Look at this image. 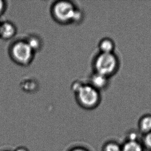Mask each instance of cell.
Instances as JSON below:
<instances>
[{"label":"cell","instance_id":"cell-15","mask_svg":"<svg viewBox=\"0 0 151 151\" xmlns=\"http://www.w3.org/2000/svg\"><path fill=\"white\" fill-rule=\"evenodd\" d=\"M5 6H6L5 2H4V1L0 0V16L5 10Z\"/></svg>","mask_w":151,"mask_h":151},{"label":"cell","instance_id":"cell-6","mask_svg":"<svg viewBox=\"0 0 151 151\" xmlns=\"http://www.w3.org/2000/svg\"><path fill=\"white\" fill-rule=\"evenodd\" d=\"M17 28L15 25L10 21L1 23L0 37L4 40L12 39L16 34Z\"/></svg>","mask_w":151,"mask_h":151},{"label":"cell","instance_id":"cell-12","mask_svg":"<svg viewBox=\"0 0 151 151\" xmlns=\"http://www.w3.org/2000/svg\"><path fill=\"white\" fill-rule=\"evenodd\" d=\"M37 83H35V80L32 79H27L25 80L21 83V86L23 90L26 91H34L36 88Z\"/></svg>","mask_w":151,"mask_h":151},{"label":"cell","instance_id":"cell-2","mask_svg":"<svg viewBox=\"0 0 151 151\" xmlns=\"http://www.w3.org/2000/svg\"><path fill=\"white\" fill-rule=\"evenodd\" d=\"M72 91L74 94L78 105L85 110H93L100 104L101 92L88 84L81 80L72 83Z\"/></svg>","mask_w":151,"mask_h":151},{"label":"cell","instance_id":"cell-5","mask_svg":"<svg viewBox=\"0 0 151 151\" xmlns=\"http://www.w3.org/2000/svg\"><path fill=\"white\" fill-rule=\"evenodd\" d=\"M87 83L96 89L101 92L103 90H105L109 86L110 78L93 72L89 76Z\"/></svg>","mask_w":151,"mask_h":151},{"label":"cell","instance_id":"cell-7","mask_svg":"<svg viewBox=\"0 0 151 151\" xmlns=\"http://www.w3.org/2000/svg\"><path fill=\"white\" fill-rule=\"evenodd\" d=\"M115 47L114 41L109 37H104L99 42L98 48L101 53H114Z\"/></svg>","mask_w":151,"mask_h":151},{"label":"cell","instance_id":"cell-11","mask_svg":"<svg viewBox=\"0 0 151 151\" xmlns=\"http://www.w3.org/2000/svg\"><path fill=\"white\" fill-rule=\"evenodd\" d=\"M122 145L114 140H109L104 143L102 151H121Z\"/></svg>","mask_w":151,"mask_h":151},{"label":"cell","instance_id":"cell-16","mask_svg":"<svg viewBox=\"0 0 151 151\" xmlns=\"http://www.w3.org/2000/svg\"><path fill=\"white\" fill-rule=\"evenodd\" d=\"M14 151H29V150L27 149V147H17L16 149L14 150Z\"/></svg>","mask_w":151,"mask_h":151},{"label":"cell","instance_id":"cell-14","mask_svg":"<svg viewBox=\"0 0 151 151\" xmlns=\"http://www.w3.org/2000/svg\"><path fill=\"white\" fill-rule=\"evenodd\" d=\"M68 151H90L87 148L84 147L83 146H74L73 147L70 148Z\"/></svg>","mask_w":151,"mask_h":151},{"label":"cell","instance_id":"cell-10","mask_svg":"<svg viewBox=\"0 0 151 151\" xmlns=\"http://www.w3.org/2000/svg\"><path fill=\"white\" fill-rule=\"evenodd\" d=\"M34 52H38L43 47V40L38 35L31 34L24 39Z\"/></svg>","mask_w":151,"mask_h":151},{"label":"cell","instance_id":"cell-4","mask_svg":"<svg viewBox=\"0 0 151 151\" xmlns=\"http://www.w3.org/2000/svg\"><path fill=\"white\" fill-rule=\"evenodd\" d=\"M10 53L16 63L23 66L32 63L35 54L24 39L14 42L10 48Z\"/></svg>","mask_w":151,"mask_h":151},{"label":"cell","instance_id":"cell-9","mask_svg":"<svg viewBox=\"0 0 151 151\" xmlns=\"http://www.w3.org/2000/svg\"><path fill=\"white\" fill-rule=\"evenodd\" d=\"M138 130L142 136L151 132V115H145L140 119Z\"/></svg>","mask_w":151,"mask_h":151},{"label":"cell","instance_id":"cell-17","mask_svg":"<svg viewBox=\"0 0 151 151\" xmlns=\"http://www.w3.org/2000/svg\"><path fill=\"white\" fill-rule=\"evenodd\" d=\"M0 25H1V22H0Z\"/></svg>","mask_w":151,"mask_h":151},{"label":"cell","instance_id":"cell-1","mask_svg":"<svg viewBox=\"0 0 151 151\" xmlns=\"http://www.w3.org/2000/svg\"><path fill=\"white\" fill-rule=\"evenodd\" d=\"M50 12L52 18L60 24L80 23L84 18L82 10L69 0H58L52 4Z\"/></svg>","mask_w":151,"mask_h":151},{"label":"cell","instance_id":"cell-13","mask_svg":"<svg viewBox=\"0 0 151 151\" xmlns=\"http://www.w3.org/2000/svg\"><path fill=\"white\" fill-rule=\"evenodd\" d=\"M141 141L145 150L151 151V132L141 136Z\"/></svg>","mask_w":151,"mask_h":151},{"label":"cell","instance_id":"cell-3","mask_svg":"<svg viewBox=\"0 0 151 151\" xmlns=\"http://www.w3.org/2000/svg\"><path fill=\"white\" fill-rule=\"evenodd\" d=\"M92 66L93 72L110 78L118 71L120 60L114 53L99 52L93 59Z\"/></svg>","mask_w":151,"mask_h":151},{"label":"cell","instance_id":"cell-8","mask_svg":"<svg viewBox=\"0 0 151 151\" xmlns=\"http://www.w3.org/2000/svg\"><path fill=\"white\" fill-rule=\"evenodd\" d=\"M122 145L121 151H145L140 140H126Z\"/></svg>","mask_w":151,"mask_h":151}]
</instances>
